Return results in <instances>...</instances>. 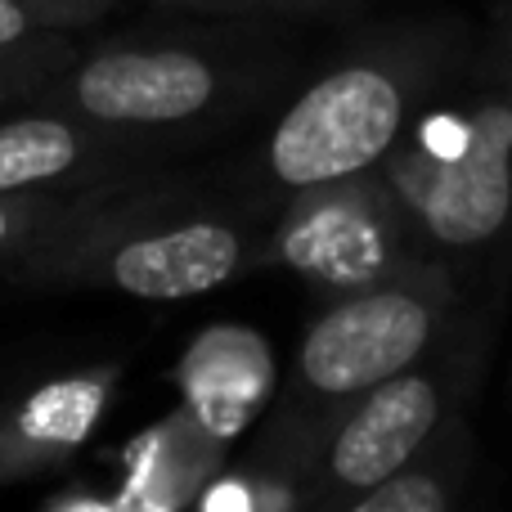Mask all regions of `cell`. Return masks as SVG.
<instances>
[{"mask_svg": "<svg viewBox=\"0 0 512 512\" xmlns=\"http://www.w3.org/2000/svg\"><path fill=\"white\" fill-rule=\"evenodd\" d=\"M261 265H270V221L256 207L140 171L77 194L0 274L36 292L189 301Z\"/></svg>", "mask_w": 512, "mask_h": 512, "instance_id": "1", "label": "cell"}, {"mask_svg": "<svg viewBox=\"0 0 512 512\" xmlns=\"http://www.w3.org/2000/svg\"><path fill=\"white\" fill-rule=\"evenodd\" d=\"M472 288L418 252L391 274L324 297L301 328L288 387L243 472L248 508H297V481L328 427L378 382L409 369L468 306Z\"/></svg>", "mask_w": 512, "mask_h": 512, "instance_id": "2", "label": "cell"}, {"mask_svg": "<svg viewBox=\"0 0 512 512\" xmlns=\"http://www.w3.org/2000/svg\"><path fill=\"white\" fill-rule=\"evenodd\" d=\"M472 45L459 18H414L342 50L270 122L252 158V207L274 216L301 194L373 176Z\"/></svg>", "mask_w": 512, "mask_h": 512, "instance_id": "3", "label": "cell"}, {"mask_svg": "<svg viewBox=\"0 0 512 512\" xmlns=\"http://www.w3.org/2000/svg\"><path fill=\"white\" fill-rule=\"evenodd\" d=\"M418 252L463 283L512 265V72L468 54L373 171Z\"/></svg>", "mask_w": 512, "mask_h": 512, "instance_id": "4", "label": "cell"}, {"mask_svg": "<svg viewBox=\"0 0 512 512\" xmlns=\"http://www.w3.org/2000/svg\"><path fill=\"white\" fill-rule=\"evenodd\" d=\"M288 63L270 32L99 41L95 50H77L32 104L63 108L153 153H176L279 90Z\"/></svg>", "mask_w": 512, "mask_h": 512, "instance_id": "5", "label": "cell"}, {"mask_svg": "<svg viewBox=\"0 0 512 512\" xmlns=\"http://www.w3.org/2000/svg\"><path fill=\"white\" fill-rule=\"evenodd\" d=\"M490 315L495 306H468L418 355L409 369L391 373L364 391L319 441L297 481V508L351 512V504L387 481L454 409H468L472 387L486 369Z\"/></svg>", "mask_w": 512, "mask_h": 512, "instance_id": "6", "label": "cell"}, {"mask_svg": "<svg viewBox=\"0 0 512 512\" xmlns=\"http://www.w3.org/2000/svg\"><path fill=\"white\" fill-rule=\"evenodd\" d=\"M409 256L418 248L373 176L301 194L270 216V265L297 270L319 297L382 279Z\"/></svg>", "mask_w": 512, "mask_h": 512, "instance_id": "7", "label": "cell"}, {"mask_svg": "<svg viewBox=\"0 0 512 512\" xmlns=\"http://www.w3.org/2000/svg\"><path fill=\"white\" fill-rule=\"evenodd\" d=\"M162 153L32 99L0 108V194H86L140 176Z\"/></svg>", "mask_w": 512, "mask_h": 512, "instance_id": "8", "label": "cell"}, {"mask_svg": "<svg viewBox=\"0 0 512 512\" xmlns=\"http://www.w3.org/2000/svg\"><path fill=\"white\" fill-rule=\"evenodd\" d=\"M472 427L468 409H454L387 481L364 490L351 512H450L472 477Z\"/></svg>", "mask_w": 512, "mask_h": 512, "instance_id": "9", "label": "cell"}, {"mask_svg": "<svg viewBox=\"0 0 512 512\" xmlns=\"http://www.w3.org/2000/svg\"><path fill=\"white\" fill-rule=\"evenodd\" d=\"M104 396L108 378H68L41 387L23 405H9V436H14V450L23 459L27 477L54 468L63 454H72L86 441L90 423L104 409Z\"/></svg>", "mask_w": 512, "mask_h": 512, "instance_id": "10", "label": "cell"}, {"mask_svg": "<svg viewBox=\"0 0 512 512\" xmlns=\"http://www.w3.org/2000/svg\"><path fill=\"white\" fill-rule=\"evenodd\" d=\"M117 5L122 0H0V50H18L45 36H77Z\"/></svg>", "mask_w": 512, "mask_h": 512, "instance_id": "11", "label": "cell"}, {"mask_svg": "<svg viewBox=\"0 0 512 512\" xmlns=\"http://www.w3.org/2000/svg\"><path fill=\"white\" fill-rule=\"evenodd\" d=\"M81 45L72 36H45V41L18 45V50H0V108L32 99L50 77H59Z\"/></svg>", "mask_w": 512, "mask_h": 512, "instance_id": "12", "label": "cell"}, {"mask_svg": "<svg viewBox=\"0 0 512 512\" xmlns=\"http://www.w3.org/2000/svg\"><path fill=\"white\" fill-rule=\"evenodd\" d=\"M77 198V194H72ZM72 198L59 194H0V270L14 261Z\"/></svg>", "mask_w": 512, "mask_h": 512, "instance_id": "13", "label": "cell"}, {"mask_svg": "<svg viewBox=\"0 0 512 512\" xmlns=\"http://www.w3.org/2000/svg\"><path fill=\"white\" fill-rule=\"evenodd\" d=\"M162 9H203V14H342L360 0H149Z\"/></svg>", "mask_w": 512, "mask_h": 512, "instance_id": "14", "label": "cell"}, {"mask_svg": "<svg viewBox=\"0 0 512 512\" xmlns=\"http://www.w3.org/2000/svg\"><path fill=\"white\" fill-rule=\"evenodd\" d=\"M472 59L495 68V72H512V5H504L495 18H490L481 41L472 45Z\"/></svg>", "mask_w": 512, "mask_h": 512, "instance_id": "15", "label": "cell"}, {"mask_svg": "<svg viewBox=\"0 0 512 512\" xmlns=\"http://www.w3.org/2000/svg\"><path fill=\"white\" fill-rule=\"evenodd\" d=\"M23 477H27V468L14 450V436H9V405H0V486L5 481H23Z\"/></svg>", "mask_w": 512, "mask_h": 512, "instance_id": "16", "label": "cell"}]
</instances>
